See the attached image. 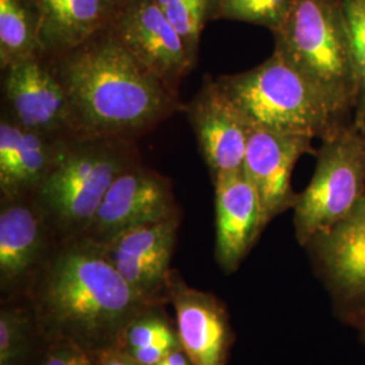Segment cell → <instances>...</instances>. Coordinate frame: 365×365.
<instances>
[{
	"label": "cell",
	"mask_w": 365,
	"mask_h": 365,
	"mask_svg": "<svg viewBox=\"0 0 365 365\" xmlns=\"http://www.w3.org/2000/svg\"><path fill=\"white\" fill-rule=\"evenodd\" d=\"M30 289L39 331L95 354L123 348L131 324L158 306L131 288L103 245L84 237L57 242Z\"/></svg>",
	"instance_id": "6da1fadb"
},
{
	"label": "cell",
	"mask_w": 365,
	"mask_h": 365,
	"mask_svg": "<svg viewBox=\"0 0 365 365\" xmlns=\"http://www.w3.org/2000/svg\"><path fill=\"white\" fill-rule=\"evenodd\" d=\"M45 60L66 91L75 135L135 141L137 135L185 110L179 93L125 48L111 25Z\"/></svg>",
	"instance_id": "7a4b0ae2"
},
{
	"label": "cell",
	"mask_w": 365,
	"mask_h": 365,
	"mask_svg": "<svg viewBox=\"0 0 365 365\" xmlns=\"http://www.w3.org/2000/svg\"><path fill=\"white\" fill-rule=\"evenodd\" d=\"M138 163L134 140L66 137L49 173L33 195L57 242L84 235L110 185L123 170Z\"/></svg>",
	"instance_id": "3957f363"
},
{
	"label": "cell",
	"mask_w": 365,
	"mask_h": 365,
	"mask_svg": "<svg viewBox=\"0 0 365 365\" xmlns=\"http://www.w3.org/2000/svg\"><path fill=\"white\" fill-rule=\"evenodd\" d=\"M217 81L252 126L322 141L352 122L276 51L260 66Z\"/></svg>",
	"instance_id": "277c9868"
},
{
	"label": "cell",
	"mask_w": 365,
	"mask_h": 365,
	"mask_svg": "<svg viewBox=\"0 0 365 365\" xmlns=\"http://www.w3.org/2000/svg\"><path fill=\"white\" fill-rule=\"evenodd\" d=\"M272 34L274 51L309 78L344 117H353L359 87L342 0H297Z\"/></svg>",
	"instance_id": "5b68a950"
},
{
	"label": "cell",
	"mask_w": 365,
	"mask_h": 365,
	"mask_svg": "<svg viewBox=\"0 0 365 365\" xmlns=\"http://www.w3.org/2000/svg\"><path fill=\"white\" fill-rule=\"evenodd\" d=\"M321 143L313 178L292 209L302 247L345 218L365 196V133L351 122Z\"/></svg>",
	"instance_id": "8992f818"
},
{
	"label": "cell",
	"mask_w": 365,
	"mask_h": 365,
	"mask_svg": "<svg viewBox=\"0 0 365 365\" xmlns=\"http://www.w3.org/2000/svg\"><path fill=\"white\" fill-rule=\"evenodd\" d=\"M333 313L357 331L365 327V196L334 226L303 247Z\"/></svg>",
	"instance_id": "52a82bcc"
},
{
	"label": "cell",
	"mask_w": 365,
	"mask_h": 365,
	"mask_svg": "<svg viewBox=\"0 0 365 365\" xmlns=\"http://www.w3.org/2000/svg\"><path fill=\"white\" fill-rule=\"evenodd\" d=\"M173 217L180 212L170 179L138 163L110 185L81 237L105 245L131 229Z\"/></svg>",
	"instance_id": "ba28073f"
},
{
	"label": "cell",
	"mask_w": 365,
	"mask_h": 365,
	"mask_svg": "<svg viewBox=\"0 0 365 365\" xmlns=\"http://www.w3.org/2000/svg\"><path fill=\"white\" fill-rule=\"evenodd\" d=\"M111 27L143 66L179 93L182 78L194 69L195 63L156 0H133L119 10Z\"/></svg>",
	"instance_id": "9c48e42d"
},
{
	"label": "cell",
	"mask_w": 365,
	"mask_h": 365,
	"mask_svg": "<svg viewBox=\"0 0 365 365\" xmlns=\"http://www.w3.org/2000/svg\"><path fill=\"white\" fill-rule=\"evenodd\" d=\"M185 113L211 180L225 172L242 170L253 126L222 91L217 78L205 76Z\"/></svg>",
	"instance_id": "30bf717a"
},
{
	"label": "cell",
	"mask_w": 365,
	"mask_h": 365,
	"mask_svg": "<svg viewBox=\"0 0 365 365\" xmlns=\"http://www.w3.org/2000/svg\"><path fill=\"white\" fill-rule=\"evenodd\" d=\"M57 238L33 196H1L0 283L3 291L30 286L52 256Z\"/></svg>",
	"instance_id": "8fae6325"
},
{
	"label": "cell",
	"mask_w": 365,
	"mask_h": 365,
	"mask_svg": "<svg viewBox=\"0 0 365 365\" xmlns=\"http://www.w3.org/2000/svg\"><path fill=\"white\" fill-rule=\"evenodd\" d=\"M313 141L298 134L252 128L242 170L259 192L267 225L294 209L298 194L291 184L292 170L303 155H317Z\"/></svg>",
	"instance_id": "7c38bea8"
},
{
	"label": "cell",
	"mask_w": 365,
	"mask_h": 365,
	"mask_svg": "<svg viewBox=\"0 0 365 365\" xmlns=\"http://www.w3.org/2000/svg\"><path fill=\"white\" fill-rule=\"evenodd\" d=\"M6 110L29 130L54 137L75 135L66 91L45 57L37 56L3 71Z\"/></svg>",
	"instance_id": "4fadbf2b"
},
{
	"label": "cell",
	"mask_w": 365,
	"mask_h": 365,
	"mask_svg": "<svg viewBox=\"0 0 365 365\" xmlns=\"http://www.w3.org/2000/svg\"><path fill=\"white\" fill-rule=\"evenodd\" d=\"M167 297L176 314L178 339L192 365H226L235 333L221 300L188 287L170 271Z\"/></svg>",
	"instance_id": "5bb4252c"
},
{
	"label": "cell",
	"mask_w": 365,
	"mask_h": 365,
	"mask_svg": "<svg viewBox=\"0 0 365 365\" xmlns=\"http://www.w3.org/2000/svg\"><path fill=\"white\" fill-rule=\"evenodd\" d=\"M179 226L180 217L148 223L103 245L107 257L131 288L156 303L168 299L170 262Z\"/></svg>",
	"instance_id": "9a60e30c"
},
{
	"label": "cell",
	"mask_w": 365,
	"mask_h": 365,
	"mask_svg": "<svg viewBox=\"0 0 365 365\" xmlns=\"http://www.w3.org/2000/svg\"><path fill=\"white\" fill-rule=\"evenodd\" d=\"M215 188V259L222 271L235 272L268 226L260 196L244 170L225 172Z\"/></svg>",
	"instance_id": "2e32d148"
},
{
	"label": "cell",
	"mask_w": 365,
	"mask_h": 365,
	"mask_svg": "<svg viewBox=\"0 0 365 365\" xmlns=\"http://www.w3.org/2000/svg\"><path fill=\"white\" fill-rule=\"evenodd\" d=\"M66 137L29 130L6 110L0 119L1 196L34 195Z\"/></svg>",
	"instance_id": "e0dca14e"
},
{
	"label": "cell",
	"mask_w": 365,
	"mask_h": 365,
	"mask_svg": "<svg viewBox=\"0 0 365 365\" xmlns=\"http://www.w3.org/2000/svg\"><path fill=\"white\" fill-rule=\"evenodd\" d=\"M41 56L51 57L84 43L110 26L119 13L111 0H38Z\"/></svg>",
	"instance_id": "ac0fdd59"
},
{
	"label": "cell",
	"mask_w": 365,
	"mask_h": 365,
	"mask_svg": "<svg viewBox=\"0 0 365 365\" xmlns=\"http://www.w3.org/2000/svg\"><path fill=\"white\" fill-rule=\"evenodd\" d=\"M38 0H0V68L41 56Z\"/></svg>",
	"instance_id": "d6986e66"
},
{
	"label": "cell",
	"mask_w": 365,
	"mask_h": 365,
	"mask_svg": "<svg viewBox=\"0 0 365 365\" xmlns=\"http://www.w3.org/2000/svg\"><path fill=\"white\" fill-rule=\"evenodd\" d=\"M156 3L182 36L196 64L202 33L210 21L217 19L220 0H156Z\"/></svg>",
	"instance_id": "ffe728a7"
},
{
	"label": "cell",
	"mask_w": 365,
	"mask_h": 365,
	"mask_svg": "<svg viewBox=\"0 0 365 365\" xmlns=\"http://www.w3.org/2000/svg\"><path fill=\"white\" fill-rule=\"evenodd\" d=\"M34 330H38L31 307L9 306L0 313V365H22Z\"/></svg>",
	"instance_id": "44dd1931"
},
{
	"label": "cell",
	"mask_w": 365,
	"mask_h": 365,
	"mask_svg": "<svg viewBox=\"0 0 365 365\" xmlns=\"http://www.w3.org/2000/svg\"><path fill=\"white\" fill-rule=\"evenodd\" d=\"M297 0H220L217 19L267 27L272 33L284 24Z\"/></svg>",
	"instance_id": "7402d4cb"
},
{
	"label": "cell",
	"mask_w": 365,
	"mask_h": 365,
	"mask_svg": "<svg viewBox=\"0 0 365 365\" xmlns=\"http://www.w3.org/2000/svg\"><path fill=\"white\" fill-rule=\"evenodd\" d=\"M352 43L353 61L359 98L353 113V125L365 133V0H342Z\"/></svg>",
	"instance_id": "603a6c76"
},
{
	"label": "cell",
	"mask_w": 365,
	"mask_h": 365,
	"mask_svg": "<svg viewBox=\"0 0 365 365\" xmlns=\"http://www.w3.org/2000/svg\"><path fill=\"white\" fill-rule=\"evenodd\" d=\"M157 309L135 319L125 333L123 348L133 349L152 345L157 342H179L178 333L173 331L170 324L155 314ZM180 344V342H179Z\"/></svg>",
	"instance_id": "cb8c5ba5"
},
{
	"label": "cell",
	"mask_w": 365,
	"mask_h": 365,
	"mask_svg": "<svg viewBox=\"0 0 365 365\" xmlns=\"http://www.w3.org/2000/svg\"><path fill=\"white\" fill-rule=\"evenodd\" d=\"M41 365H99V360L95 353L86 351L76 344L53 339Z\"/></svg>",
	"instance_id": "d4e9b609"
},
{
	"label": "cell",
	"mask_w": 365,
	"mask_h": 365,
	"mask_svg": "<svg viewBox=\"0 0 365 365\" xmlns=\"http://www.w3.org/2000/svg\"><path fill=\"white\" fill-rule=\"evenodd\" d=\"M180 346L179 342H157L141 348L126 349L138 365H157L163 363L172 349Z\"/></svg>",
	"instance_id": "484cf974"
},
{
	"label": "cell",
	"mask_w": 365,
	"mask_h": 365,
	"mask_svg": "<svg viewBox=\"0 0 365 365\" xmlns=\"http://www.w3.org/2000/svg\"><path fill=\"white\" fill-rule=\"evenodd\" d=\"M99 365H138L125 348H108L96 353Z\"/></svg>",
	"instance_id": "4316f807"
},
{
	"label": "cell",
	"mask_w": 365,
	"mask_h": 365,
	"mask_svg": "<svg viewBox=\"0 0 365 365\" xmlns=\"http://www.w3.org/2000/svg\"><path fill=\"white\" fill-rule=\"evenodd\" d=\"M165 365H192L188 356L182 351V346H178L170 351L167 359L164 360Z\"/></svg>",
	"instance_id": "83f0119b"
},
{
	"label": "cell",
	"mask_w": 365,
	"mask_h": 365,
	"mask_svg": "<svg viewBox=\"0 0 365 365\" xmlns=\"http://www.w3.org/2000/svg\"><path fill=\"white\" fill-rule=\"evenodd\" d=\"M114 4H117L118 7L119 9H122L123 6H126V4H129L130 1H133V0H111Z\"/></svg>",
	"instance_id": "f1b7e54d"
},
{
	"label": "cell",
	"mask_w": 365,
	"mask_h": 365,
	"mask_svg": "<svg viewBox=\"0 0 365 365\" xmlns=\"http://www.w3.org/2000/svg\"><path fill=\"white\" fill-rule=\"evenodd\" d=\"M357 333L360 334V339H361V342H363V344L365 345V327H361V329H360Z\"/></svg>",
	"instance_id": "f546056e"
},
{
	"label": "cell",
	"mask_w": 365,
	"mask_h": 365,
	"mask_svg": "<svg viewBox=\"0 0 365 365\" xmlns=\"http://www.w3.org/2000/svg\"><path fill=\"white\" fill-rule=\"evenodd\" d=\"M157 365H165V363H164V361H163V363H160V364H157Z\"/></svg>",
	"instance_id": "4dcf8cb0"
}]
</instances>
